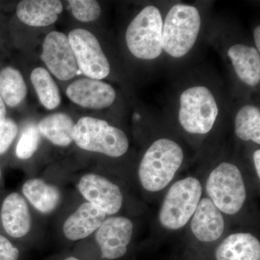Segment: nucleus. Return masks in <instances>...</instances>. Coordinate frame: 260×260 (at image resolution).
Instances as JSON below:
<instances>
[{"label": "nucleus", "instance_id": "4468645a", "mask_svg": "<svg viewBox=\"0 0 260 260\" xmlns=\"http://www.w3.org/2000/svg\"><path fill=\"white\" fill-rule=\"evenodd\" d=\"M225 229L223 214L209 198L200 200L191 217V230L200 242L211 243L221 237Z\"/></svg>", "mask_w": 260, "mask_h": 260}, {"label": "nucleus", "instance_id": "c85d7f7f", "mask_svg": "<svg viewBox=\"0 0 260 260\" xmlns=\"http://www.w3.org/2000/svg\"><path fill=\"white\" fill-rule=\"evenodd\" d=\"M254 39L256 50L260 52V26L257 25L254 30Z\"/></svg>", "mask_w": 260, "mask_h": 260}, {"label": "nucleus", "instance_id": "ddd939ff", "mask_svg": "<svg viewBox=\"0 0 260 260\" xmlns=\"http://www.w3.org/2000/svg\"><path fill=\"white\" fill-rule=\"evenodd\" d=\"M0 221L5 234L13 239H20L30 232L31 215L21 194L12 192L5 197L0 207Z\"/></svg>", "mask_w": 260, "mask_h": 260}, {"label": "nucleus", "instance_id": "bb28decb", "mask_svg": "<svg viewBox=\"0 0 260 260\" xmlns=\"http://www.w3.org/2000/svg\"><path fill=\"white\" fill-rule=\"evenodd\" d=\"M20 251L8 237L0 234V260H19Z\"/></svg>", "mask_w": 260, "mask_h": 260}, {"label": "nucleus", "instance_id": "4be33fe9", "mask_svg": "<svg viewBox=\"0 0 260 260\" xmlns=\"http://www.w3.org/2000/svg\"><path fill=\"white\" fill-rule=\"evenodd\" d=\"M234 130L239 139L259 145V108L251 104H246L241 108L234 120Z\"/></svg>", "mask_w": 260, "mask_h": 260}, {"label": "nucleus", "instance_id": "6ab92c4d", "mask_svg": "<svg viewBox=\"0 0 260 260\" xmlns=\"http://www.w3.org/2000/svg\"><path fill=\"white\" fill-rule=\"evenodd\" d=\"M22 191L29 203L41 213H51L60 203L61 193L58 188L43 179H30L25 181Z\"/></svg>", "mask_w": 260, "mask_h": 260}, {"label": "nucleus", "instance_id": "5701e85b", "mask_svg": "<svg viewBox=\"0 0 260 260\" xmlns=\"http://www.w3.org/2000/svg\"><path fill=\"white\" fill-rule=\"evenodd\" d=\"M30 80L39 101L49 110H53L60 105L59 89L47 70L37 68L32 70Z\"/></svg>", "mask_w": 260, "mask_h": 260}, {"label": "nucleus", "instance_id": "f8f14e48", "mask_svg": "<svg viewBox=\"0 0 260 260\" xmlns=\"http://www.w3.org/2000/svg\"><path fill=\"white\" fill-rule=\"evenodd\" d=\"M67 95L78 106L87 109H104L115 101V90L102 80L82 78L75 80L67 88Z\"/></svg>", "mask_w": 260, "mask_h": 260}, {"label": "nucleus", "instance_id": "412c9836", "mask_svg": "<svg viewBox=\"0 0 260 260\" xmlns=\"http://www.w3.org/2000/svg\"><path fill=\"white\" fill-rule=\"evenodd\" d=\"M26 95V84L18 70L8 67L0 71V96L5 104L17 107Z\"/></svg>", "mask_w": 260, "mask_h": 260}, {"label": "nucleus", "instance_id": "a211bd4d", "mask_svg": "<svg viewBox=\"0 0 260 260\" xmlns=\"http://www.w3.org/2000/svg\"><path fill=\"white\" fill-rule=\"evenodd\" d=\"M59 0H23L17 6V16L29 26L45 27L55 23L62 12Z\"/></svg>", "mask_w": 260, "mask_h": 260}, {"label": "nucleus", "instance_id": "2eb2a0df", "mask_svg": "<svg viewBox=\"0 0 260 260\" xmlns=\"http://www.w3.org/2000/svg\"><path fill=\"white\" fill-rule=\"evenodd\" d=\"M107 214L91 203H84L68 217L63 233L68 240L76 242L91 235L102 225Z\"/></svg>", "mask_w": 260, "mask_h": 260}, {"label": "nucleus", "instance_id": "aec40b11", "mask_svg": "<svg viewBox=\"0 0 260 260\" xmlns=\"http://www.w3.org/2000/svg\"><path fill=\"white\" fill-rule=\"evenodd\" d=\"M73 119L64 113H55L42 119L38 124L40 134L52 144L60 147L69 146L73 142Z\"/></svg>", "mask_w": 260, "mask_h": 260}, {"label": "nucleus", "instance_id": "dca6fc26", "mask_svg": "<svg viewBox=\"0 0 260 260\" xmlns=\"http://www.w3.org/2000/svg\"><path fill=\"white\" fill-rule=\"evenodd\" d=\"M227 54L239 79L248 86H257L260 82V54L256 48L234 44L228 49Z\"/></svg>", "mask_w": 260, "mask_h": 260}, {"label": "nucleus", "instance_id": "20e7f679", "mask_svg": "<svg viewBox=\"0 0 260 260\" xmlns=\"http://www.w3.org/2000/svg\"><path fill=\"white\" fill-rule=\"evenodd\" d=\"M162 20L158 8L148 5L130 22L126 28V46L133 56L143 60L157 59L162 51Z\"/></svg>", "mask_w": 260, "mask_h": 260}, {"label": "nucleus", "instance_id": "423d86ee", "mask_svg": "<svg viewBox=\"0 0 260 260\" xmlns=\"http://www.w3.org/2000/svg\"><path fill=\"white\" fill-rule=\"evenodd\" d=\"M201 184L194 177L174 183L168 191L159 211V220L169 230H178L186 225L194 215L201 200Z\"/></svg>", "mask_w": 260, "mask_h": 260}, {"label": "nucleus", "instance_id": "0eeeda50", "mask_svg": "<svg viewBox=\"0 0 260 260\" xmlns=\"http://www.w3.org/2000/svg\"><path fill=\"white\" fill-rule=\"evenodd\" d=\"M209 199L221 213L234 215L246 201L245 184L239 168L223 162L210 173L206 183Z\"/></svg>", "mask_w": 260, "mask_h": 260}, {"label": "nucleus", "instance_id": "c756f323", "mask_svg": "<svg viewBox=\"0 0 260 260\" xmlns=\"http://www.w3.org/2000/svg\"><path fill=\"white\" fill-rule=\"evenodd\" d=\"M6 119V107H5L4 102L0 96V124H3Z\"/></svg>", "mask_w": 260, "mask_h": 260}, {"label": "nucleus", "instance_id": "f03ea898", "mask_svg": "<svg viewBox=\"0 0 260 260\" xmlns=\"http://www.w3.org/2000/svg\"><path fill=\"white\" fill-rule=\"evenodd\" d=\"M201 17L192 5L177 4L170 8L162 24V51L174 58L188 54L198 40Z\"/></svg>", "mask_w": 260, "mask_h": 260}, {"label": "nucleus", "instance_id": "b1692460", "mask_svg": "<svg viewBox=\"0 0 260 260\" xmlns=\"http://www.w3.org/2000/svg\"><path fill=\"white\" fill-rule=\"evenodd\" d=\"M40 142V133L36 124H29L24 128L18 144H17V157L21 160L31 158L37 151Z\"/></svg>", "mask_w": 260, "mask_h": 260}, {"label": "nucleus", "instance_id": "2f4dec72", "mask_svg": "<svg viewBox=\"0 0 260 260\" xmlns=\"http://www.w3.org/2000/svg\"><path fill=\"white\" fill-rule=\"evenodd\" d=\"M2 178V170H1V167H0V180H1Z\"/></svg>", "mask_w": 260, "mask_h": 260}, {"label": "nucleus", "instance_id": "39448f33", "mask_svg": "<svg viewBox=\"0 0 260 260\" xmlns=\"http://www.w3.org/2000/svg\"><path fill=\"white\" fill-rule=\"evenodd\" d=\"M219 113L213 93L208 87L194 85L186 88L179 97V124L193 135H205L213 129Z\"/></svg>", "mask_w": 260, "mask_h": 260}, {"label": "nucleus", "instance_id": "393cba45", "mask_svg": "<svg viewBox=\"0 0 260 260\" xmlns=\"http://www.w3.org/2000/svg\"><path fill=\"white\" fill-rule=\"evenodd\" d=\"M75 18L83 23L96 20L102 14V8L94 0H70L68 2Z\"/></svg>", "mask_w": 260, "mask_h": 260}, {"label": "nucleus", "instance_id": "f3484780", "mask_svg": "<svg viewBox=\"0 0 260 260\" xmlns=\"http://www.w3.org/2000/svg\"><path fill=\"white\" fill-rule=\"evenodd\" d=\"M215 260H260V242L249 233H237L225 238L214 252Z\"/></svg>", "mask_w": 260, "mask_h": 260}, {"label": "nucleus", "instance_id": "9b49d317", "mask_svg": "<svg viewBox=\"0 0 260 260\" xmlns=\"http://www.w3.org/2000/svg\"><path fill=\"white\" fill-rule=\"evenodd\" d=\"M78 188L88 203L95 205L107 215L117 213L122 206L123 194L120 188L103 176L85 174L78 181Z\"/></svg>", "mask_w": 260, "mask_h": 260}, {"label": "nucleus", "instance_id": "cd10ccee", "mask_svg": "<svg viewBox=\"0 0 260 260\" xmlns=\"http://www.w3.org/2000/svg\"><path fill=\"white\" fill-rule=\"evenodd\" d=\"M253 160H254V167L258 178H260V150H256L253 154Z\"/></svg>", "mask_w": 260, "mask_h": 260}, {"label": "nucleus", "instance_id": "6e6552de", "mask_svg": "<svg viewBox=\"0 0 260 260\" xmlns=\"http://www.w3.org/2000/svg\"><path fill=\"white\" fill-rule=\"evenodd\" d=\"M68 37L80 73L91 79L107 78L110 73V64L97 38L80 28L70 31Z\"/></svg>", "mask_w": 260, "mask_h": 260}, {"label": "nucleus", "instance_id": "7c9ffc66", "mask_svg": "<svg viewBox=\"0 0 260 260\" xmlns=\"http://www.w3.org/2000/svg\"><path fill=\"white\" fill-rule=\"evenodd\" d=\"M61 260H82L81 259H80L79 257H78V256H74V255H70L66 256V257L63 258Z\"/></svg>", "mask_w": 260, "mask_h": 260}, {"label": "nucleus", "instance_id": "7ed1b4c3", "mask_svg": "<svg viewBox=\"0 0 260 260\" xmlns=\"http://www.w3.org/2000/svg\"><path fill=\"white\" fill-rule=\"evenodd\" d=\"M73 142L87 151L119 158L127 152L129 140L122 130L97 118L84 116L75 124Z\"/></svg>", "mask_w": 260, "mask_h": 260}, {"label": "nucleus", "instance_id": "1a4fd4ad", "mask_svg": "<svg viewBox=\"0 0 260 260\" xmlns=\"http://www.w3.org/2000/svg\"><path fill=\"white\" fill-rule=\"evenodd\" d=\"M133 234V223L122 216L106 218L96 230L95 239L101 259L116 260L126 255Z\"/></svg>", "mask_w": 260, "mask_h": 260}, {"label": "nucleus", "instance_id": "f257e3e1", "mask_svg": "<svg viewBox=\"0 0 260 260\" xmlns=\"http://www.w3.org/2000/svg\"><path fill=\"white\" fill-rule=\"evenodd\" d=\"M184 160V151L174 140L160 138L154 141L140 161L138 176L145 190L156 192L172 181Z\"/></svg>", "mask_w": 260, "mask_h": 260}, {"label": "nucleus", "instance_id": "a878e982", "mask_svg": "<svg viewBox=\"0 0 260 260\" xmlns=\"http://www.w3.org/2000/svg\"><path fill=\"white\" fill-rule=\"evenodd\" d=\"M18 132V125L11 119H6L3 124H0V155H4L9 150Z\"/></svg>", "mask_w": 260, "mask_h": 260}, {"label": "nucleus", "instance_id": "9d476101", "mask_svg": "<svg viewBox=\"0 0 260 260\" xmlns=\"http://www.w3.org/2000/svg\"><path fill=\"white\" fill-rule=\"evenodd\" d=\"M41 58L58 79L69 80L78 74V64L69 39L63 32L52 31L48 34L43 43Z\"/></svg>", "mask_w": 260, "mask_h": 260}]
</instances>
